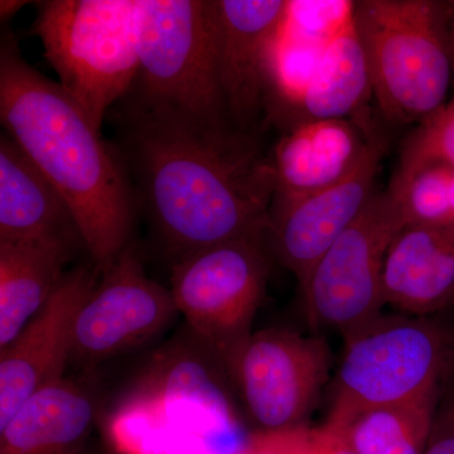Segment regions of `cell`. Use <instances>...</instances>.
<instances>
[{"label": "cell", "instance_id": "23", "mask_svg": "<svg viewBox=\"0 0 454 454\" xmlns=\"http://www.w3.org/2000/svg\"><path fill=\"white\" fill-rule=\"evenodd\" d=\"M453 169L444 163L397 169L387 191L395 199L405 225H454L450 201Z\"/></svg>", "mask_w": 454, "mask_h": 454}, {"label": "cell", "instance_id": "25", "mask_svg": "<svg viewBox=\"0 0 454 454\" xmlns=\"http://www.w3.org/2000/svg\"><path fill=\"white\" fill-rule=\"evenodd\" d=\"M262 433L278 454H356L345 435L325 423L319 427L304 423Z\"/></svg>", "mask_w": 454, "mask_h": 454}, {"label": "cell", "instance_id": "15", "mask_svg": "<svg viewBox=\"0 0 454 454\" xmlns=\"http://www.w3.org/2000/svg\"><path fill=\"white\" fill-rule=\"evenodd\" d=\"M382 297L402 315L433 317L454 307V225H405L385 258Z\"/></svg>", "mask_w": 454, "mask_h": 454}, {"label": "cell", "instance_id": "26", "mask_svg": "<svg viewBox=\"0 0 454 454\" xmlns=\"http://www.w3.org/2000/svg\"><path fill=\"white\" fill-rule=\"evenodd\" d=\"M424 454H454V399L439 405Z\"/></svg>", "mask_w": 454, "mask_h": 454}, {"label": "cell", "instance_id": "24", "mask_svg": "<svg viewBox=\"0 0 454 454\" xmlns=\"http://www.w3.org/2000/svg\"><path fill=\"white\" fill-rule=\"evenodd\" d=\"M424 163H444L454 168V98L406 140L399 168Z\"/></svg>", "mask_w": 454, "mask_h": 454}, {"label": "cell", "instance_id": "18", "mask_svg": "<svg viewBox=\"0 0 454 454\" xmlns=\"http://www.w3.org/2000/svg\"><path fill=\"white\" fill-rule=\"evenodd\" d=\"M370 137L348 119L300 122L289 128L270 155L273 199H295L348 177L369 149Z\"/></svg>", "mask_w": 454, "mask_h": 454}, {"label": "cell", "instance_id": "12", "mask_svg": "<svg viewBox=\"0 0 454 454\" xmlns=\"http://www.w3.org/2000/svg\"><path fill=\"white\" fill-rule=\"evenodd\" d=\"M283 0H212L215 67L227 122L258 134L268 113L274 42L282 25Z\"/></svg>", "mask_w": 454, "mask_h": 454}, {"label": "cell", "instance_id": "9", "mask_svg": "<svg viewBox=\"0 0 454 454\" xmlns=\"http://www.w3.org/2000/svg\"><path fill=\"white\" fill-rule=\"evenodd\" d=\"M405 226L389 191H376L360 216L300 286L307 321L348 340L382 315V276L394 238Z\"/></svg>", "mask_w": 454, "mask_h": 454}, {"label": "cell", "instance_id": "10", "mask_svg": "<svg viewBox=\"0 0 454 454\" xmlns=\"http://www.w3.org/2000/svg\"><path fill=\"white\" fill-rule=\"evenodd\" d=\"M330 370L331 349L325 337L286 328L253 333L226 367L262 432L306 423Z\"/></svg>", "mask_w": 454, "mask_h": 454}, {"label": "cell", "instance_id": "14", "mask_svg": "<svg viewBox=\"0 0 454 454\" xmlns=\"http://www.w3.org/2000/svg\"><path fill=\"white\" fill-rule=\"evenodd\" d=\"M98 276L94 265L67 271L49 301L0 351V427L33 394L66 378L77 315Z\"/></svg>", "mask_w": 454, "mask_h": 454}, {"label": "cell", "instance_id": "2", "mask_svg": "<svg viewBox=\"0 0 454 454\" xmlns=\"http://www.w3.org/2000/svg\"><path fill=\"white\" fill-rule=\"evenodd\" d=\"M0 121L64 197L92 265L106 271L133 235L137 200L127 170L82 107L23 59L8 31L0 44Z\"/></svg>", "mask_w": 454, "mask_h": 454}, {"label": "cell", "instance_id": "30", "mask_svg": "<svg viewBox=\"0 0 454 454\" xmlns=\"http://www.w3.org/2000/svg\"><path fill=\"white\" fill-rule=\"evenodd\" d=\"M450 212H452V220H453V223H454V169H453L452 179H450Z\"/></svg>", "mask_w": 454, "mask_h": 454}, {"label": "cell", "instance_id": "4", "mask_svg": "<svg viewBox=\"0 0 454 454\" xmlns=\"http://www.w3.org/2000/svg\"><path fill=\"white\" fill-rule=\"evenodd\" d=\"M32 31L59 86L100 131L138 74V0L41 2Z\"/></svg>", "mask_w": 454, "mask_h": 454}, {"label": "cell", "instance_id": "29", "mask_svg": "<svg viewBox=\"0 0 454 454\" xmlns=\"http://www.w3.org/2000/svg\"><path fill=\"white\" fill-rule=\"evenodd\" d=\"M450 49H452L453 65H454V3H452V14H450Z\"/></svg>", "mask_w": 454, "mask_h": 454}, {"label": "cell", "instance_id": "20", "mask_svg": "<svg viewBox=\"0 0 454 454\" xmlns=\"http://www.w3.org/2000/svg\"><path fill=\"white\" fill-rule=\"evenodd\" d=\"M73 253L59 245L0 241V351L49 301Z\"/></svg>", "mask_w": 454, "mask_h": 454}, {"label": "cell", "instance_id": "11", "mask_svg": "<svg viewBox=\"0 0 454 454\" xmlns=\"http://www.w3.org/2000/svg\"><path fill=\"white\" fill-rule=\"evenodd\" d=\"M100 276L74 325L71 361L85 366L145 345L178 313L172 293L146 277L131 247Z\"/></svg>", "mask_w": 454, "mask_h": 454}, {"label": "cell", "instance_id": "17", "mask_svg": "<svg viewBox=\"0 0 454 454\" xmlns=\"http://www.w3.org/2000/svg\"><path fill=\"white\" fill-rule=\"evenodd\" d=\"M355 2H286L274 42L268 114L295 112L331 41L354 20Z\"/></svg>", "mask_w": 454, "mask_h": 454}, {"label": "cell", "instance_id": "28", "mask_svg": "<svg viewBox=\"0 0 454 454\" xmlns=\"http://www.w3.org/2000/svg\"><path fill=\"white\" fill-rule=\"evenodd\" d=\"M26 4L27 2H18V0H5V2L2 0V3H0V16H2L3 22L16 16L17 12L25 7Z\"/></svg>", "mask_w": 454, "mask_h": 454}, {"label": "cell", "instance_id": "8", "mask_svg": "<svg viewBox=\"0 0 454 454\" xmlns=\"http://www.w3.org/2000/svg\"><path fill=\"white\" fill-rule=\"evenodd\" d=\"M217 367L223 369L196 340L193 348L157 355L114 408V442L137 447L153 435L208 441L234 434L238 424Z\"/></svg>", "mask_w": 454, "mask_h": 454}, {"label": "cell", "instance_id": "19", "mask_svg": "<svg viewBox=\"0 0 454 454\" xmlns=\"http://www.w3.org/2000/svg\"><path fill=\"white\" fill-rule=\"evenodd\" d=\"M97 411L91 393L64 378L29 396L0 427V454H86Z\"/></svg>", "mask_w": 454, "mask_h": 454}, {"label": "cell", "instance_id": "5", "mask_svg": "<svg viewBox=\"0 0 454 454\" xmlns=\"http://www.w3.org/2000/svg\"><path fill=\"white\" fill-rule=\"evenodd\" d=\"M454 365V333L433 317L381 315L356 336L333 379L327 426L342 432L358 414L442 387Z\"/></svg>", "mask_w": 454, "mask_h": 454}, {"label": "cell", "instance_id": "6", "mask_svg": "<svg viewBox=\"0 0 454 454\" xmlns=\"http://www.w3.org/2000/svg\"><path fill=\"white\" fill-rule=\"evenodd\" d=\"M138 74L122 100L231 128L215 67L212 0H138Z\"/></svg>", "mask_w": 454, "mask_h": 454}, {"label": "cell", "instance_id": "22", "mask_svg": "<svg viewBox=\"0 0 454 454\" xmlns=\"http://www.w3.org/2000/svg\"><path fill=\"white\" fill-rule=\"evenodd\" d=\"M441 391L435 387L405 402L369 409L340 433L356 454H424Z\"/></svg>", "mask_w": 454, "mask_h": 454}, {"label": "cell", "instance_id": "16", "mask_svg": "<svg viewBox=\"0 0 454 454\" xmlns=\"http://www.w3.org/2000/svg\"><path fill=\"white\" fill-rule=\"evenodd\" d=\"M0 241L85 249L64 197L7 134L0 138Z\"/></svg>", "mask_w": 454, "mask_h": 454}, {"label": "cell", "instance_id": "13", "mask_svg": "<svg viewBox=\"0 0 454 454\" xmlns=\"http://www.w3.org/2000/svg\"><path fill=\"white\" fill-rule=\"evenodd\" d=\"M384 145L372 137L365 157L333 186L295 199H273L265 239L271 256L294 274L298 286L375 195Z\"/></svg>", "mask_w": 454, "mask_h": 454}, {"label": "cell", "instance_id": "7", "mask_svg": "<svg viewBox=\"0 0 454 454\" xmlns=\"http://www.w3.org/2000/svg\"><path fill=\"white\" fill-rule=\"evenodd\" d=\"M270 250L265 234L202 250L173 264L170 293L193 340L226 372L253 333L267 288Z\"/></svg>", "mask_w": 454, "mask_h": 454}, {"label": "cell", "instance_id": "21", "mask_svg": "<svg viewBox=\"0 0 454 454\" xmlns=\"http://www.w3.org/2000/svg\"><path fill=\"white\" fill-rule=\"evenodd\" d=\"M372 95L355 20L331 41L295 114L300 122L348 119ZM295 124V125H297ZM294 127V125H293Z\"/></svg>", "mask_w": 454, "mask_h": 454}, {"label": "cell", "instance_id": "27", "mask_svg": "<svg viewBox=\"0 0 454 454\" xmlns=\"http://www.w3.org/2000/svg\"><path fill=\"white\" fill-rule=\"evenodd\" d=\"M239 454H278L274 448L269 443L264 433L258 432L253 433L247 437V444Z\"/></svg>", "mask_w": 454, "mask_h": 454}, {"label": "cell", "instance_id": "3", "mask_svg": "<svg viewBox=\"0 0 454 454\" xmlns=\"http://www.w3.org/2000/svg\"><path fill=\"white\" fill-rule=\"evenodd\" d=\"M452 3L361 0L355 27L372 91L387 121L422 124L447 104L453 76Z\"/></svg>", "mask_w": 454, "mask_h": 454}, {"label": "cell", "instance_id": "1", "mask_svg": "<svg viewBox=\"0 0 454 454\" xmlns=\"http://www.w3.org/2000/svg\"><path fill=\"white\" fill-rule=\"evenodd\" d=\"M114 146L173 260L265 234L276 178L258 134L121 100Z\"/></svg>", "mask_w": 454, "mask_h": 454}]
</instances>
